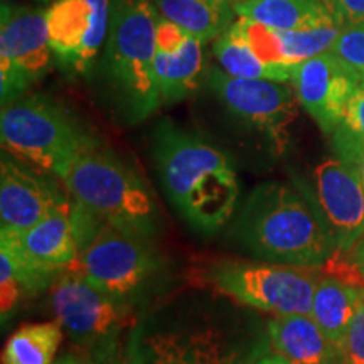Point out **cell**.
<instances>
[{
  "label": "cell",
  "instance_id": "cell-13",
  "mask_svg": "<svg viewBox=\"0 0 364 364\" xmlns=\"http://www.w3.org/2000/svg\"><path fill=\"white\" fill-rule=\"evenodd\" d=\"M112 0H54L46 9L49 44L63 66L86 75L110 29Z\"/></svg>",
  "mask_w": 364,
  "mask_h": 364
},
{
  "label": "cell",
  "instance_id": "cell-35",
  "mask_svg": "<svg viewBox=\"0 0 364 364\" xmlns=\"http://www.w3.org/2000/svg\"><path fill=\"white\" fill-rule=\"evenodd\" d=\"M361 179H363V186H364V157H363V164H361Z\"/></svg>",
  "mask_w": 364,
  "mask_h": 364
},
{
  "label": "cell",
  "instance_id": "cell-1",
  "mask_svg": "<svg viewBox=\"0 0 364 364\" xmlns=\"http://www.w3.org/2000/svg\"><path fill=\"white\" fill-rule=\"evenodd\" d=\"M152 152L167 198L194 230L215 233L233 216L240 181L226 152L171 120L154 130Z\"/></svg>",
  "mask_w": 364,
  "mask_h": 364
},
{
  "label": "cell",
  "instance_id": "cell-11",
  "mask_svg": "<svg viewBox=\"0 0 364 364\" xmlns=\"http://www.w3.org/2000/svg\"><path fill=\"white\" fill-rule=\"evenodd\" d=\"M0 241H6L16 257L24 292L36 294L46 289L78 257L71 199L24 233L0 231Z\"/></svg>",
  "mask_w": 364,
  "mask_h": 364
},
{
  "label": "cell",
  "instance_id": "cell-6",
  "mask_svg": "<svg viewBox=\"0 0 364 364\" xmlns=\"http://www.w3.org/2000/svg\"><path fill=\"white\" fill-rule=\"evenodd\" d=\"M317 268L270 262L221 263L211 272L213 284L243 306L277 316L311 314Z\"/></svg>",
  "mask_w": 364,
  "mask_h": 364
},
{
  "label": "cell",
  "instance_id": "cell-25",
  "mask_svg": "<svg viewBox=\"0 0 364 364\" xmlns=\"http://www.w3.org/2000/svg\"><path fill=\"white\" fill-rule=\"evenodd\" d=\"M341 29L343 26L331 24L309 31H279L285 61L297 66L299 63L329 51L334 41L338 39Z\"/></svg>",
  "mask_w": 364,
  "mask_h": 364
},
{
  "label": "cell",
  "instance_id": "cell-9",
  "mask_svg": "<svg viewBox=\"0 0 364 364\" xmlns=\"http://www.w3.org/2000/svg\"><path fill=\"white\" fill-rule=\"evenodd\" d=\"M46 11L2 4L0 16V85L2 107L19 100L48 73L53 59Z\"/></svg>",
  "mask_w": 364,
  "mask_h": 364
},
{
  "label": "cell",
  "instance_id": "cell-12",
  "mask_svg": "<svg viewBox=\"0 0 364 364\" xmlns=\"http://www.w3.org/2000/svg\"><path fill=\"white\" fill-rule=\"evenodd\" d=\"M51 304L56 321L73 343L85 349L118 334L129 318L125 299L105 292L71 272L54 282Z\"/></svg>",
  "mask_w": 364,
  "mask_h": 364
},
{
  "label": "cell",
  "instance_id": "cell-4",
  "mask_svg": "<svg viewBox=\"0 0 364 364\" xmlns=\"http://www.w3.org/2000/svg\"><path fill=\"white\" fill-rule=\"evenodd\" d=\"M58 179L76 203L110 225L149 240L156 235L157 209L142 177L100 144L73 159Z\"/></svg>",
  "mask_w": 364,
  "mask_h": 364
},
{
  "label": "cell",
  "instance_id": "cell-28",
  "mask_svg": "<svg viewBox=\"0 0 364 364\" xmlns=\"http://www.w3.org/2000/svg\"><path fill=\"white\" fill-rule=\"evenodd\" d=\"M189 36L182 27H179L176 22H172L159 14L157 26H156V49L157 53L162 54H174L181 51L188 43Z\"/></svg>",
  "mask_w": 364,
  "mask_h": 364
},
{
  "label": "cell",
  "instance_id": "cell-7",
  "mask_svg": "<svg viewBox=\"0 0 364 364\" xmlns=\"http://www.w3.org/2000/svg\"><path fill=\"white\" fill-rule=\"evenodd\" d=\"M129 364H253L255 353L216 326L145 327L132 331Z\"/></svg>",
  "mask_w": 364,
  "mask_h": 364
},
{
  "label": "cell",
  "instance_id": "cell-34",
  "mask_svg": "<svg viewBox=\"0 0 364 364\" xmlns=\"http://www.w3.org/2000/svg\"><path fill=\"white\" fill-rule=\"evenodd\" d=\"M253 364H294L290 361H287V359L280 358V356H270V358H263V359H258L257 363Z\"/></svg>",
  "mask_w": 364,
  "mask_h": 364
},
{
  "label": "cell",
  "instance_id": "cell-17",
  "mask_svg": "<svg viewBox=\"0 0 364 364\" xmlns=\"http://www.w3.org/2000/svg\"><path fill=\"white\" fill-rule=\"evenodd\" d=\"M268 341L277 356L294 364H344L343 349L327 338L311 314L273 317Z\"/></svg>",
  "mask_w": 364,
  "mask_h": 364
},
{
  "label": "cell",
  "instance_id": "cell-8",
  "mask_svg": "<svg viewBox=\"0 0 364 364\" xmlns=\"http://www.w3.org/2000/svg\"><path fill=\"white\" fill-rule=\"evenodd\" d=\"M159 267L157 253L149 238L103 225L66 272L97 285L105 292L125 299L139 290Z\"/></svg>",
  "mask_w": 364,
  "mask_h": 364
},
{
  "label": "cell",
  "instance_id": "cell-30",
  "mask_svg": "<svg viewBox=\"0 0 364 364\" xmlns=\"http://www.w3.org/2000/svg\"><path fill=\"white\" fill-rule=\"evenodd\" d=\"M88 354L85 358V364H129L125 349H122L118 334L100 341L98 344L86 349Z\"/></svg>",
  "mask_w": 364,
  "mask_h": 364
},
{
  "label": "cell",
  "instance_id": "cell-15",
  "mask_svg": "<svg viewBox=\"0 0 364 364\" xmlns=\"http://www.w3.org/2000/svg\"><path fill=\"white\" fill-rule=\"evenodd\" d=\"M48 172L27 166L4 152L0 162V231L21 235L58 208L70 203V193Z\"/></svg>",
  "mask_w": 364,
  "mask_h": 364
},
{
  "label": "cell",
  "instance_id": "cell-29",
  "mask_svg": "<svg viewBox=\"0 0 364 364\" xmlns=\"http://www.w3.org/2000/svg\"><path fill=\"white\" fill-rule=\"evenodd\" d=\"M343 356L344 364H364V300L346 334Z\"/></svg>",
  "mask_w": 364,
  "mask_h": 364
},
{
  "label": "cell",
  "instance_id": "cell-18",
  "mask_svg": "<svg viewBox=\"0 0 364 364\" xmlns=\"http://www.w3.org/2000/svg\"><path fill=\"white\" fill-rule=\"evenodd\" d=\"M233 7L238 17L275 31H309L339 24L322 0H238Z\"/></svg>",
  "mask_w": 364,
  "mask_h": 364
},
{
  "label": "cell",
  "instance_id": "cell-36",
  "mask_svg": "<svg viewBox=\"0 0 364 364\" xmlns=\"http://www.w3.org/2000/svg\"><path fill=\"white\" fill-rule=\"evenodd\" d=\"M14 0H2V4H12Z\"/></svg>",
  "mask_w": 364,
  "mask_h": 364
},
{
  "label": "cell",
  "instance_id": "cell-19",
  "mask_svg": "<svg viewBox=\"0 0 364 364\" xmlns=\"http://www.w3.org/2000/svg\"><path fill=\"white\" fill-rule=\"evenodd\" d=\"M364 300V290L343 280L321 279L312 299L311 316L336 346L343 349L346 334Z\"/></svg>",
  "mask_w": 364,
  "mask_h": 364
},
{
  "label": "cell",
  "instance_id": "cell-14",
  "mask_svg": "<svg viewBox=\"0 0 364 364\" xmlns=\"http://www.w3.org/2000/svg\"><path fill=\"white\" fill-rule=\"evenodd\" d=\"M317 209L326 223L336 255H346L364 238V186L361 171L329 157L314 171Z\"/></svg>",
  "mask_w": 364,
  "mask_h": 364
},
{
  "label": "cell",
  "instance_id": "cell-20",
  "mask_svg": "<svg viewBox=\"0 0 364 364\" xmlns=\"http://www.w3.org/2000/svg\"><path fill=\"white\" fill-rule=\"evenodd\" d=\"M157 11L201 43L218 39L233 26L236 12L230 0H154Z\"/></svg>",
  "mask_w": 364,
  "mask_h": 364
},
{
  "label": "cell",
  "instance_id": "cell-23",
  "mask_svg": "<svg viewBox=\"0 0 364 364\" xmlns=\"http://www.w3.org/2000/svg\"><path fill=\"white\" fill-rule=\"evenodd\" d=\"M63 341L58 321L26 324L7 339L2 364H51Z\"/></svg>",
  "mask_w": 364,
  "mask_h": 364
},
{
  "label": "cell",
  "instance_id": "cell-10",
  "mask_svg": "<svg viewBox=\"0 0 364 364\" xmlns=\"http://www.w3.org/2000/svg\"><path fill=\"white\" fill-rule=\"evenodd\" d=\"M208 83L228 112L272 139L277 147H284L297 115L294 86L284 81L236 78L220 68L209 70Z\"/></svg>",
  "mask_w": 364,
  "mask_h": 364
},
{
  "label": "cell",
  "instance_id": "cell-21",
  "mask_svg": "<svg viewBox=\"0 0 364 364\" xmlns=\"http://www.w3.org/2000/svg\"><path fill=\"white\" fill-rule=\"evenodd\" d=\"M203 43L189 38L184 48L174 54L156 53L154 73L162 103H176L198 88L203 75Z\"/></svg>",
  "mask_w": 364,
  "mask_h": 364
},
{
  "label": "cell",
  "instance_id": "cell-24",
  "mask_svg": "<svg viewBox=\"0 0 364 364\" xmlns=\"http://www.w3.org/2000/svg\"><path fill=\"white\" fill-rule=\"evenodd\" d=\"M334 149L339 159L361 171L364 157V81L349 98L343 122L332 134Z\"/></svg>",
  "mask_w": 364,
  "mask_h": 364
},
{
  "label": "cell",
  "instance_id": "cell-32",
  "mask_svg": "<svg viewBox=\"0 0 364 364\" xmlns=\"http://www.w3.org/2000/svg\"><path fill=\"white\" fill-rule=\"evenodd\" d=\"M51 364H85V358L75 356V354H65V356L54 359Z\"/></svg>",
  "mask_w": 364,
  "mask_h": 364
},
{
  "label": "cell",
  "instance_id": "cell-3",
  "mask_svg": "<svg viewBox=\"0 0 364 364\" xmlns=\"http://www.w3.org/2000/svg\"><path fill=\"white\" fill-rule=\"evenodd\" d=\"M157 19L152 0H112L100 73L113 107L129 124L149 118L162 103L154 73Z\"/></svg>",
  "mask_w": 364,
  "mask_h": 364
},
{
  "label": "cell",
  "instance_id": "cell-16",
  "mask_svg": "<svg viewBox=\"0 0 364 364\" xmlns=\"http://www.w3.org/2000/svg\"><path fill=\"white\" fill-rule=\"evenodd\" d=\"M354 73L331 51L299 63L292 83L299 103L306 108L324 134H334L343 122L349 98L359 85Z\"/></svg>",
  "mask_w": 364,
  "mask_h": 364
},
{
  "label": "cell",
  "instance_id": "cell-22",
  "mask_svg": "<svg viewBox=\"0 0 364 364\" xmlns=\"http://www.w3.org/2000/svg\"><path fill=\"white\" fill-rule=\"evenodd\" d=\"M213 53L220 63L221 70L236 78H253V80H273L289 83L292 81L294 71L279 70L263 63L253 48L245 38L238 21L233 22L230 29L225 31L220 38L215 39Z\"/></svg>",
  "mask_w": 364,
  "mask_h": 364
},
{
  "label": "cell",
  "instance_id": "cell-27",
  "mask_svg": "<svg viewBox=\"0 0 364 364\" xmlns=\"http://www.w3.org/2000/svg\"><path fill=\"white\" fill-rule=\"evenodd\" d=\"M22 294L26 292L21 282L16 257L6 241H0V311H2V318H6L7 314L12 312Z\"/></svg>",
  "mask_w": 364,
  "mask_h": 364
},
{
  "label": "cell",
  "instance_id": "cell-26",
  "mask_svg": "<svg viewBox=\"0 0 364 364\" xmlns=\"http://www.w3.org/2000/svg\"><path fill=\"white\" fill-rule=\"evenodd\" d=\"M329 51L364 81V22L344 26Z\"/></svg>",
  "mask_w": 364,
  "mask_h": 364
},
{
  "label": "cell",
  "instance_id": "cell-2",
  "mask_svg": "<svg viewBox=\"0 0 364 364\" xmlns=\"http://www.w3.org/2000/svg\"><path fill=\"white\" fill-rule=\"evenodd\" d=\"M231 233L253 257L280 265L317 268L336 253L317 206L280 182L250 193Z\"/></svg>",
  "mask_w": 364,
  "mask_h": 364
},
{
  "label": "cell",
  "instance_id": "cell-31",
  "mask_svg": "<svg viewBox=\"0 0 364 364\" xmlns=\"http://www.w3.org/2000/svg\"><path fill=\"white\" fill-rule=\"evenodd\" d=\"M341 26L364 22V0H322Z\"/></svg>",
  "mask_w": 364,
  "mask_h": 364
},
{
  "label": "cell",
  "instance_id": "cell-33",
  "mask_svg": "<svg viewBox=\"0 0 364 364\" xmlns=\"http://www.w3.org/2000/svg\"><path fill=\"white\" fill-rule=\"evenodd\" d=\"M354 260H356V267L363 272V275H364V238L359 241V245L356 248V255H354Z\"/></svg>",
  "mask_w": 364,
  "mask_h": 364
},
{
  "label": "cell",
  "instance_id": "cell-5",
  "mask_svg": "<svg viewBox=\"0 0 364 364\" xmlns=\"http://www.w3.org/2000/svg\"><path fill=\"white\" fill-rule=\"evenodd\" d=\"M0 139L4 152L54 177L81 152L98 145L70 112L43 95L4 105Z\"/></svg>",
  "mask_w": 364,
  "mask_h": 364
}]
</instances>
